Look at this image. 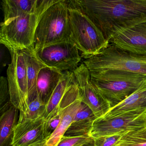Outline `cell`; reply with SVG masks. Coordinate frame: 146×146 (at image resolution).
<instances>
[{
  "label": "cell",
  "mask_w": 146,
  "mask_h": 146,
  "mask_svg": "<svg viewBox=\"0 0 146 146\" xmlns=\"http://www.w3.org/2000/svg\"><path fill=\"white\" fill-rule=\"evenodd\" d=\"M46 120L43 117L36 119H18L13 129L10 146H46Z\"/></svg>",
  "instance_id": "obj_11"
},
{
  "label": "cell",
  "mask_w": 146,
  "mask_h": 146,
  "mask_svg": "<svg viewBox=\"0 0 146 146\" xmlns=\"http://www.w3.org/2000/svg\"><path fill=\"white\" fill-rule=\"evenodd\" d=\"M4 111L0 118V146H7L9 141L11 142L19 111L11 104Z\"/></svg>",
  "instance_id": "obj_20"
},
{
  "label": "cell",
  "mask_w": 146,
  "mask_h": 146,
  "mask_svg": "<svg viewBox=\"0 0 146 146\" xmlns=\"http://www.w3.org/2000/svg\"><path fill=\"white\" fill-rule=\"evenodd\" d=\"M73 72H64L61 80L46 103L43 116L46 121L58 111L61 101L66 91L73 83Z\"/></svg>",
  "instance_id": "obj_16"
},
{
  "label": "cell",
  "mask_w": 146,
  "mask_h": 146,
  "mask_svg": "<svg viewBox=\"0 0 146 146\" xmlns=\"http://www.w3.org/2000/svg\"><path fill=\"white\" fill-rule=\"evenodd\" d=\"M93 141L88 135L72 137L64 135L58 146H83Z\"/></svg>",
  "instance_id": "obj_23"
},
{
  "label": "cell",
  "mask_w": 146,
  "mask_h": 146,
  "mask_svg": "<svg viewBox=\"0 0 146 146\" xmlns=\"http://www.w3.org/2000/svg\"><path fill=\"white\" fill-rule=\"evenodd\" d=\"M69 7L86 15L109 42L116 31L146 22V0H72Z\"/></svg>",
  "instance_id": "obj_1"
},
{
  "label": "cell",
  "mask_w": 146,
  "mask_h": 146,
  "mask_svg": "<svg viewBox=\"0 0 146 146\" xmlns=\"http://www.w3.org/2000/svg\"><path fill=\"white\" fill-rule=\"evenodd\" d=\"M109 44L137 55L146 56V22L116 31Z\"/></svg>",
  "instance_id": "obj_12"
},
{
  "label": "cell",
  "mask_w": 146,
  "mask_h": 146,
  "mask_svg": "<svg viewBox=\"0 0 146 146\" xmlns=\"http://www.w3.org/2000/svg\"><path fill=\"white\" fill-rule=\"evenodd\" d=\"M70 38L85 59L98 54L109 42L102 32L83 13L69 7Z\"/></svg>",
  "instance_id": "obj_5"
},
{
  "label": "cell",
  "mask_w": 146,
  "mask_h": 146,
  "mask_svg": "<svg viewBox=\"0 0 146 146\" xmlns=\"http://www.w3.org/2000/svg\"><path fill=\"white\" fill-rule=\"evenodd\" d=\"M146 125V110L127 112L111 118H96L94 121L88 135L93 138L117 134Z\"/></svg>",
  "instance_id": "obj_9"
},
{
  "label": "cell",
  "mask_w": 146,
  "mask_h": 146,
  "mask_svg": "<svg viewBox=\"0 0 146 146\" xmlns=\"http://www.w3.org/2000/svg\"><path fill=\"white\" fill-rule=\"evenodd\" d=\"M96 117L92 110L82 102L72 123L65 134L66 136H78L88 135Z\"/></svg>",
  "instance_id": "obj_17"
},
{
  "label": "cell",
  "mask_w": 146,
  "mask_h": 146,
  "mask_svg": "<svg viewBox=\"0 0 146 146\" xmlns=\"http://www.w3.org/2000/svg\"><path fill=\"white\" fill-rule=\"evenodd\" d=\"M116 146H146V125L124 133Z\"/></svg>",
  "instance_id": "obj_21"
},
{
  "label": "cell",
  "mask_w": 146,
  "mask_h": 146,
  "mask_svg": "<svg viewBox=\"0 0 146 146\" xmlns=\"http://www.w3.org/2000/svg\"><path fill=\"white\" fill-rule=\"evenodd\" d=\"M82 102L78 89L73 81L60 103L61 121L58 128L48 139L46 146H58L72 123Z\"/></svg>",
  "instance_id": "obj_13"
},
{
  "label": "cell",
  "mask_w": 146,
  "mask_h": 146,
  "mask_svg": "<svg viewBox=\"0 0 146 146\" xmlns=\"http://www.w3.org/2000/svg\"><path fill=\"white\" fill-rule=\"evenodd\" d=\"M46 103L37 96L29 104L26 113L21 117H19L18 119L27 118L34 119L43 117Z\"/></svg>",
  "instance_id": "obj_22"
},
{
  "label": "cell",
  "mask_w": 146,
  "mask_h": 146,
  "mask_svg": "<svg viewBox=\"0 0 146 146\" xmlns=\"http://www.w3.org/2000/svg\"><path fill=\"white\" fill-rule=\"evenodd\" d=\"M61 119V111L60 109L56 114L46 121L45 130L46 136L49 138L51 135L57 129Z\"/></svg>",
  "instance_id": "obj_24"
},
{
  "label": "cell",
  "mask_w": 146,
  "mask_h": 146,
  "mask_svg": "<svg viewBox=\"0 0 146 146\" xmlns=\"http://www.w3.org/2000/svg\"><path fill=\"white\" fill-rule=\"evenodd\" d=\"M146 110V79L141 85L122 102L111 108L101 118H111L127 112Z\"/></svg>",
  "instance_id": "obj_14"
},
{
  "label": "cell",
  "mask_w": 146,
  "mask_h": 146,
  "mask_svg": "<svg viewBox=\"0 0 146 146\" xmlns=\"http://www.w3.org/2000/svg\"><path fill=\"white\" fill-rule=\"evenodd\" d=\"M58 0H40L35 12L3 21L1 24L0 42L8 50H22L34 46L36 30L42 15Z\"/></svg>",
  "instance_id": "obj_2"
},
{
  "label": "cell",
  "mask_w": 146,
  "mask_h": 146,
  "mask_svg": "<svg viewBox=\"0 0 146 146\" xmlns=\"http://www.w3.org/2000/svg\"><path fill=\"white\" fill-rule=\"evenodd\" d=\"M69 9L67 1L58 0L44 12L35 33V48L42 47L70 38Z\"/></svg>",
  "instance_id": "obj_4"
},
{
  "label": "cell",
  "mask_w": 146,
  "mask_h": 146,
  "mask_svg": "<svg viewBox=\"0 0 146 146\" xmlns=\"http://www.w3.org/2000/svg\"><path fill=\"white\" fill-rule=\"evenodd\" d=\"M123 134H117L112 136H106L94 138V146H116L118 141Z\"/></svg>",
  "instance_id": "obj_25"
},
{
  "label": "cell",
  "mask_w": 146,
  "mask_h": 146,
  "mask_svg": "<svg viewBox=\"0 0 146 146\" xmlns=\"http://www.w3.org/2000/svg\"><path fill=\"white\" fill-rule=\"evenodd\" d=\"M83 146H94V141L91 142L90 143L84 145Z\"/></svg>",
  "instance_id": "obj_27"
},
{
  "label": "cell",
  "mask_w": 146,
  "mask_h": 146,
  "mask_svg": "<svg viewBox=\"0 0 146 146\" xmlns=\"http://www.w3.org/2000/svg\"><path fill=\"white\" fill-rule=\"evenodd\" d=\"M91 81L113 108L134 93L146 79V76L118 70L90 73Z\"/></svg>",
  "instance_id": "obj_3"
},
{
  "label": "cell",
  "mask_w": 146,
  "mask_h": 146,
  "mask_svg": "<svg viewBox=\"0 0 146 146\" xmlns=\"http://www.w3.org/2000/svg\"><path fill=\"white\" fill-rule=\"evenodd\" d=\"M11 62L7 71L10 102L19 111V117L28 111L30 103L26 59L23 50H9Z\"/></svg>",
  "instance_id": "obj_7"
},
{
  "label": "cell",
  "mask_w": 146,
  "mask_h": 146,
  "mask_svg": "<svg viewBox=\"0 0 146 146\" xmlns=\"http://www.w3.org/2000/svg\"><path fill=\"white\" fill-rule=\"evenodd\" d=\"M10 97L9 86L7 78L1 76L0 78V101L1 105L6 100L7 97Z\"/></svg>",
  "instance_id": "obj_26"
},
{
  "label": "cell",
  "mask_w": 146,
  "mask_h": 146,
  "mask_svg": "<svg viewBox=\"0 0 146 146\" xmlns=\"http://www.w3.org/2000/svg\"><path fill=\"white\" fill-rule=\"evenodd\" d=\"M61 72L49 67L41 69L36 80V91L38 96L46 103L63 76Z\"/></svg>",
  "instance_id": "obj_15"
},
{
  "label": "cell",
  "mask_w": 146,
  "mask_h": 146,
  "mask_svg": "<svg viewBox=\"0 0 146 146\" xmlns=\"http://www.w3.org/2000/svg\"><path fill=\"white\" fill-rule=\"evenodd\" d=\"M39 60L45 66L61 72H73L82 58L80 52L69 38L42 47L35 48Z\"/></svg>",
  "instance_id": "obj_8"
},
{
  "label": "cell",
  "mask_w": 146,
  "mask_h": 146,
  "mask_svg": "<svg viewBox=\"0 0 146 146\" xmlns=\"http://www.w3.org/2000/svg\"><path fill=\"white\" fill-rule=\"evenodd\" d=\"M73 82L77 87L82 102L90 108L96 118L103 117L111 107L92 83L90 72L83 63L73 72Z\"/></svg>",
  "instance_id": "obj_10"
},
{
  "label": "cell",
  "mask_w": 146,
  "mask_h": 146,
  "mask_svg": "<svg viewBox=\"0 0 146 146\" xmlns=\"http://www.w3.org/2000/svg\"><path fill=\"white\" fill-rule=\"evenodd\" d=\"M22 50L26 59V72L30 103L38 96L36 88L37 76L41 69L46 66L41 62L36 55L34 46Z\"/></svg>",
  "instance_id": "obj_18"
},
{
  "label": "cell",
  "mask_w": 146,
  "mask_h": 146,
  "mask_svg": "<svg viewBox=\"0 0 146 146\" xmlns=\"http://www.w3.org/2000/svg\"><path fill=\"white\" fill-rule=\"evenodd\" d=\"M83 64L90 73L118 70L146 76V56L135 54L110 44L98 54L84 60Z\"/></svg>",
  "instance_id": "obj_6"
},
{
  "label": "cell",
  "mask_w": 146,
  "mask_h": 146,
  "mask_svg": "<svg viewBox=\"0 0 146 146\" xmlns=\"http://www.w3.org/2000/svg\"><path fill=\"white\" fill-rule=\"evenodd\" d=\"M40 2V0H3L1 5L4 21L35 12Z\"/></svg>",
  "instance_id": "obj_19"
}]
</instances>
